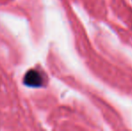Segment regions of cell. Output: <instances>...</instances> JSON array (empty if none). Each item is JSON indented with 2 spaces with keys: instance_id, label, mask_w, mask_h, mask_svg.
Instances as JSON below:
<instances>
[{
  "instance_id": "obj_1",
  "label": "cell",
  "mask_w": 132,
  "mask_h": 131,
  "mask_svg": "<svg viewBox=\"0 0 132 131\" xmlns=\"http://www.w3.org/2000/svg\"><path fill=\"white\" fill-rule=\"evenodd\" d=\"M24 83L29 86L37 87L42 84V77L36 70H30L24 76Z\"/></svg>"
}]
</instances>
